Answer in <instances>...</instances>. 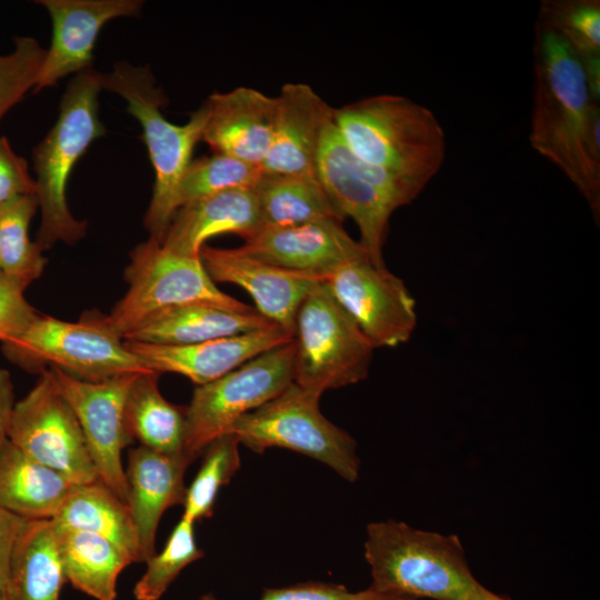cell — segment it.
<instances>
[{
    "instance_id": "obj_20",
    "label": "cell",
    "mask_w": 600,
    "mask_h": 600,
    "mask_svg": "<svg viewBox=\"0 0 600 600\" xmlns=\"http://www.w3.org/2000/svg\"><path fill=\"white\" fill-rule=\"evenodd\" d=\"M203 104L207 120L201 141L213 153L261 167L271 144L276 97L238 87L210 94Z\"/></svg>"
},
{
    "instance_id": "obj_29",
    "label": "cell",
    "mask_w": 600,
    "mask_h": 600,
    "mask_svg": "<svg viewBox=\"0 0 600 600\" xmlns=\"http://www.w3.org/2000/svg\"><path fill=\"white\" fill-rule=\"evenodd\" d=\"M254 190L266 228L330 219L343 222L317 177L262 172Z\"/></svg>"
},
{
    "instance_id": "obj_14",
    "label": "cell",
    "mask_w": 600,
    "mask_h": 600,
    "mask_svg": "<svg viewBox=\"0 0 600 600\" xmlns=\"http://www.w3.org/2000/svg\"><path fill=\"white\" fill-rule=\"evenodd\" d=\"M49 369L76 413L99 479L126 503L121 453L133 439L127 428L124 406L128 391L139 373L91 382L56 368Z\"/></svg>"
},
{
    "instance_id": "obj_19",
    "label": "cell",
    "mask_w": 600,
    "mask_h": 600,
    "mask_svg": "<svg viewBox=\"0 0 600 600\" xmlns=\"http://www.w3.org/2000/svg\"><path fill=\"white\" fill-rule=\"evenodd\" d=\"M276 102L272 139L262 171L317 177L318 151L334 108L307 83H284Z\"/></svg>"
},
{
    "instance_id": "obj_39",
    "label": "cell",
    "mask_w": 600,
    "mask_h": 600,
    "mask_svg": "<svg viewBox=\"0 0 600 600\" xmlns=\"http://www.w3.org/2000/svg\"><path fill=\"white\" fill-rule=\"evenodd\" d=\"M27 521L0 506V597L3 599L10 559Z\"/></svg>"
},
{
    "instance_id": "obj_16",
    "label": "cell",
    "mask_w": 600,
    "mask_h": 600,
    "mask_svg": "<svg viewBox=\"0 0 600 600\" xmlns=\"http://www.w3.org/2000/svg\"><path fill=\"white\" fill-rule=\"evenodd\" d=\"M199 257L213 282L233 283L244 289L261 316L292 336L299 306L324 281L320 276L260 261L238 248L218 249L204 244Z\"/></svg>"
},
{
    "instance_id": "obj_42",
    "label": "cell",
    "mask_w": 600,
    "mask_h": 600,
    "mask_svg": "<svg viewBox=\"0 0 600 600\" xmlns=\"http://www.w3.org/2000/svg\"><path fill=\"white\" fill-rule=\"evenodd\" d=\"M0 600H4V599L0 597Z\"/></svg>"
},
{
    "instance_id": "obj_2",
    "label": "cell",
    "mask_w": 600,
    "mask_h": 600,
    "mask_svg": "<svg viewBox=\"0 0 600 600\" xmlns=\"http://www.w3.org/2000/svg\"><path fill=\"white\" fill-rule=\"evenodd\" d=\"M333 121L363 163L418 196L446 159V136L427 107L398 94H377L333 109Z\"/></svg>"
},
{
    "instance_id": "obj_22",
    "label": "cell",
    "mask_w": 600,
    "mask_h": 600,
    "mask_svg": "<svg viewBox=\"0 0 600 600\" xmlns=\"http://www.w3.org/2000/svg\"><path fill=\"white\" fill-rule=\"evenodd\" d=\"M262 227L254 188H236L180 207L160 243L174 253L199 257L212 237L233 233L244 240Z\"/></svg>"
},
{
    "instance_id": "obj_25",
    "label": "cell",
    "mask_w": 600,
    "mask_h": 600,
    "mask_svg": "<svg viewBox=\"0 0 600 600\" xmlns=\"http://www.w3.org/2000/svg\"><path fill=\"white\" fill-rule=\"evenodd\" d=\"M52 520H28L16 542L4 600H59L66 582Z\"/></svg>"
},
{
    "instance_id": "obj_9",
    "label": "cell",
    "mask_w": 600,
    "mask_h": 600,
    "mask_svg": "<svg viewBox=\"0 0 600 600\" xmlns=\"http://www.w3.org/2000/svg\"><path fill=\"white\" fill-rule=\"evenodd\" d=\"M317 178L339 217L357 224L371 262L384 267L383 247L392 213L418 196L404 184L359 160L347 147L332 119L317 158Z\"/></svg>"
},
{
    "instance_id": "obj_8",
    "label": "cell",
    "mask_w": 600,
    "mask_h": 600,
    "mask_svg": "<svg viewBox=\"0 0 600 600\" xmlns=\"http://www.w3.org/2000/svg\"><path fill=\"white\" fill-rule=\"evenodd\" d=\"M320 397L292 382L270 401L237 419L229 432L257 453L273 447L290 449L353 482L360 469L357 443L322 414Z\"/></svg>"
},
{
    "instance_id": "obj_27",
    "label": "cell",
    "mask_w": 600,
    "mask_h": 600,
    "mask_svg": "<svg viewBox=\"0 0 600 600\" xmlns=\"http://www.w3.org/2000/svg\"><path fill=\"white\" fill-rule=\"evenodd\" d=\"M63 528L101 536L142 562L136 528L127 504L100 479L74 483L52 519Z\"/></svg>"
},
{
    "instance_id": "obj_37",
    "label": "cell",
    "mask_w": 600,
    "mask_h": 600,
    "mask_svg": "<svg viewBox=\"0 0 600 600\" xmlns=\"http://www.w3.org/2000/svg\"><path fill=\"white\" fill-rule=\"evenodd\" d=\"M26 287L0 273V341L23 332L38 313L26 300Z\"/></svg>"
},
{
    "instance_id": "obj_36",
    "label": "cell",
    "mask_w": 600,
    "mask_h": 600,
    "mask_svg": "<svg viewBox=\"0 0 600 600\" xmlns=\"http://www.w3.org/2000/svg\"><path fill=\"white\" fill-rule=\"evenodd\" d=\"M199 600H220L212 593L202 594ZM259 600H417L398 592L369 588L351 592L344 586L323 582H306L282 588L264 589Z\"/></svg>"
},
{
    "instance_id": "obj_21",
    "label": "cell",
    "mask_w": 600,
    "mask_h": 600,
    "mask_svg": "<svg viewBox=\"0 0 600 600\" xmlns=\"http://www.w3.org/2000/svg\"><path fill=\"white\" fill-rule=\"evenodd\" d=\"M191 462L186 456H170L143 446L128 453L126 504L138 534L142 562L156 553V536L163 512L183 504L184 473Z\"/></svg>"
},
{
    "instance_id": "obj_28",
    "label": "cell",
    "mask_w": 600,
    "mask_h": 600,
    "mask_svg": "<svg viewBox=\"0 0 600 600\" xmlns=\"http://www.w3.org/2000/svg\"><path fill=\"white\" fill-rule=\"evenodd\" d=\"M160 373H139L126 399L128 431L140 446L170 454L184 456L186 408L170 403L158 387Z\"/></svg>"
},
{
    "instance_id": "obj_11",
    "label": "cell",
    "mask_w": 600,
    "mask_h": 600,
    "mask_svg": "<svg viewBox=\"0 0 600 600\" xmlns=\"http://www.w3.org/2000/svg\"><path fill=\"white\" fill-rule=\"evenodd\" d=\"M294 341L272 348L222 377L198 386L186 407L184 456L194 461L243 414L293 382Z\"/></svg>"
},
{
    "instance_id": "obj_3",
    "label": "cell",
    "mask_w": 600,
    "mask_h": 600,
    "mask_svg": "<svg viewBox=\"0 0 600 600\" xmlns=\"http://www.w3.org/2000/svg\"><path fill=\"white\" fill-rule=\"evenodd\" d=\"M101 73L90 68L68 83L54 126L32 151L36 198L41 222L36 243L43 250L58 241L74 244L86 236V221L76 219L67 203L69 177L89 146L104 136L98 116Z\"/></svg>"
},
{
    "instance_id": "obj_5",
    "label": "cell",
    "mask_w": 600,
    "mask_h": 600,
    "mask_svg": "<svg viewBox=\"0 0 600 600\" xmlns=\"http://www.w3.org/2000/svg\"><path fill=\"white\" fill-rule=\"evenodd\" d=\"M364 557L371 586L381 591L456 600L479 583L457 536L419 530L394 520L367 527Z\"/></svg>"
},
{
    "instance_id": "obj_33",
    "label": "cell",
    "mask_w": 600,
    "mask_h": 600,
    "mask_svg": "<svg viewBox=\"0 0 600 600\" xmlns=\"http://www.w3.org/2000/svg\"><path fill=\"white\" fill-rule=\"evenodd\" d=\"M239 444L238 438L228 432L207 447L202 464L187 488L182 517L196 523L212 516L220 488L228 484L240 468Z\"/></svg>"
},
{
    "instance_id": "obj_38",
    "label": "cell",
    "mask_w": 600,
    "mask_h": 600,
    "mask_svg": "<svg viewBox=\"0 0 600 600\" xmlns=\"http://www.w3.org/2000/svg\"><path fill=\"white\" fill-rule=\"evenodd\" d=\"M32 194L36 196V180L29 173L27 160L13 151L7 137H0V210Z\"/></svg>"
},
{
    "instance_id": "obj_4",
    "label": "cell",
    "mask_w": 600,
    "mask_h": 600,
    "mask_svg": "<svg viewBox=\"0 0 600 600\" xmlns=\"http://www.w3.org/2000/svg\"><path fill=\"white\" fill-rule=\"evenodd\" d=\"M102 88L124 99L127 109L141 124L154 170V184L144 226L150 238L161 242L177 211L176 196L180 179L192 160L196 144L201 141L207 120L202 104L178 126L167 120L161 108L167 102L161 88L148 66L128 62L114 64L109 73H101Z\"/></svg>"
},
{
    "instance_id": "obj_40",
    "label": "cell",
    "mask_w": 600,
    "mask_h": 600,
    "mask_svg": "<svg viewBox=\"0 0 600 600\" xmlns=\"http://www.w3.org/2000/svg\"><path fill=\"white\" fill-rule=\"evenodd\" d=\"M14 400V387L10 373L0 368V449L8 439V430Z\"/></svg>"
},
{
    "instance_id": "obj_17",
    "label": "cell",
    "mask_w": 600,
    "mask_h": 600,
    "mask_svg": "<svg viewBox=\"0 0 600 600\" xmlns=\"http://www.w3.org/2000/svg\"><path fill=\"white\" fill-rule=\"evenodd\" d=\"M127 349L150 371L172 372L198 386L209 383L272 348L293 341L277 324L240 334L191 344H153L123 340Z\"/></svg>"
},
{
    "instance_id": "obj_13",
    "label": "cell",
    "mask_w": 600,
    "mask_h": 600,
    "mask_svg": "<svg viewBox=\"0 0 600 600\" xmlns=\"http://www.w3.org/2000/svg\"><path fill=\"white\" fill-rule=\"evenodd\" d=\"M323 282L374 349L411 338L417 326L414 298L399 277L373 264L367 253L341 263Z\"/></svg>"
},
{
    "instance_id": "obj_6",
    "label": "cell",
    "mask_w": 600,
    "mask_h": 600,
    "mask_svg": "<svg viewBox=\"0 0 600 600\" xmlns=\"http://www.w3.org/2000/svg\"><path fill=\"white\" fill-rule=\"evenodd\" d=\"M3 354L31 372L56 368L91 382L151 372L106 322L91 312L79 322L38 318L20 334L2 342Z\"/></svg>"
},
{
    "instance_id": "obj_32",
    "label": "cell",
    "mask_w": 600,
    "mask_h": 600,
    "mask_svg": "<svg viewBox=\"0 0 600 600\" xmlns=\"http://www.w3.org/2000/svg\"><path fill=\"white\" fill-rule=\"evenodd\" d=\"M262 172L260 166L224 154L213 153L191 160L177 189V210L221 191L254 188Z\"/></svg>"
},
{
    "instance_id": "obj_12",
    "label": "cell",
    "mask_w": 600,
    "mask_h": 600,
    "mask_svg": "<svg viewBox=\"0 0 600 600\" xmlns=\"http://www.w3.org/2000/svg\"><path fill=\"white\" fill-rule=\"evenodd\" d=\"M8 439L30 458L73 483L99 479L76 413L51 369L40 372L32 389L16 401Z\"/></svg>"
},
{
    "instance_id": "obj_41",
    "label": "cell",
    "mask_w": 600,
    "mask_h": 600,
    "mask_svg": "<svg viewBox=\"0 0 600 600\" xmlns=\"http://www.w3.org/2000/svg\"><path fill=\"white\" fill-rule=\"evenodd\" d=\"M456 600H508L504 599L487 588H484L482 584L478 583L474 588L462 594Z\"/></svg>"
},
{
    "instance_id": "obj_24",
    "label": "cell",
    "mask_w": 600,
    "mask_h": 600,
    "mask_svg": "<svg viewBox=\"0 0 600 600\" xmlns=\"http://www.w3.org/2000/svg\"><path fill=\"white\" fill-rule=\"evenodd\" d=\"M74 483L9 439L0 449V506L26 520H52Z\"/></svg>"
},
{
    "instance_id": "obj_35",
    "label": "cell",
    "mask_w": 600,
    "mask_h": 600,
    "mask_svg": "<svg viewBox=\"0 0 600 600\" xmlns=\"http://www.w3.org/2000/svg\"><path fill=\"white\" fill-rule=\"evenodd\" d=\"M44 56L46 49L31 37L14 38V49L0 54V119L34 88Z\"/></svg>"
},
{
    "instance_id": "obj_10",
    "label": "cell",
    "mask_w": 600,
    "mask_h": 600,
    "mask_svg": "<svg viewBox=\"0 0 600 600\" xmlns=\"http://www.w3.org/2000/svg\"><path fill=\"white\" fill-rule=\"evenodd\" d=\"M128 290L116 303L107 324L122 339L160 310L190 302H210L234 310L251 307L222 292L200 257L174 253L149 238L130 253L124 271Z\"/></svg>"
},
{
    "instance_id": "obj_15",
    "label": "cell",
    "mask_w": 600,
    "mask_h": 600,
    "mask_svg": "<svg viewBox=\"0 0 600 600\" xmlns=\"http://www.w3.org/2000/svg\"><path fill=\"white\" fill-rule=\"evenodd\" d=\"M52 21V39L46 49L33 92L62 78L92 68L93 49L103 26L119 17L137 16L139 0H41Z\"/></svg>"
},
{
    "instance_id": "obj_7",
    "label": "cell",
    "mask_w": 600,
    "mask_h": 600,
    "mask_svg": "<svg viewBox=\"0 0 600 600\" xmlns=\"http://www.w3.org/2000/svg\"><path fill=\"white\" fill-rule=\"evenodd\" d=\"M293 382L321 396L368 377L374 348L324 282L303 299L294 320Z\"/></svg>"
},
{
    "instance_id": "obj_34",
    "label": "cell",
    "mask_w": 600,
    "mask_h": 600,
    "mask_svg": "<svg viewBox=\"0 0 600 600\" xmlns=\"http://www.w3.org/2000/svg\"><path fill=\"white\" fill-rule=\"evenodd\" d=\"M202 556L196 541L194 522L181 517L162 551L146 562L147 569L133 588L134 598L159 600L179 573Z\"/></svg>"
},
{
    "instance_id": "obj_23",
    "label": "cell",
    "mask_w": 600,
    "mask_h": 600,
    "mask_svg": "<svg viewBox=\"0 0 600 600\" xmlns=\"http://www.w3.org/2000/svg\"><path fill=\"white\" fill-rule=\"evenodd\" d=\"M272 323L254 308L234 310L210 302L173 306L149 317L123 340L153 344H191L240 336Z\"/></svg>"
},
{
    "instance_id": "obj_30",
    "label": "cell",
    "mask_w": 600,
    "mask_h": 600,
    "mask_svg": "<svg viewBox=\"0 0 600 600\" xmlns=\"http://www.w3.org/2000/svg\"><path fill=\"white\" fill-rule=\"evenodd\" d=\"M538 20L552 28L580 58L591 94L600 98V1L544 0Z\"/></svg>"
},
{
    "instance_id": "obj_26",
    "label": "cell",
    "mask_w": 600,
    "mask_h": 600,
    "mask_svg": "<svg viewBox=\"0 0 600 600\" xmlns=\"http://www.w3.org/2000/svg\"><path fill=\"white\" fill-rule=\"evenodd\" d=\"M54 532L66 580L96 600H116L118 577L133 562L130 556L94 533L57 524Z\"/></svg>"
},
{
    "instance_id": "obj_31",
    "label": "cell",
    "mask_w": 600,
    "mask_h": 600,
    "mask_svg": "<svg viewBox=\"0 0 600 600\" xmlns=\"http://www.w3.org/2000/svg\"><path fill=\"white\" fill-rule=\"evenodd\" d=\"M38 209L34 194L20 197L0 210V273L28 287L47 264L42 249L29 238Z\"/></svg>"
},
{
    "instance_id": "obj_1",
    "label": "cell",
    "mask_w": 600,
    "mask_h": 600,
    "mask_svg": "<svg viewBox=\"0 0 600 600\" xmlns=\"http://www.w3.org/2000/svg\"><path fill=\"white\" fill-rule=\"evenodd\" d=\"M531 147L573 183L600 218V107L569 43L537 19Z\"/></svg>"
},
{
    "instance_id": "obj_18",
    "label": "cell",
    "mask_w": 600,
    "mask_h": 600,
    "mask_svg": "<svg viewBox=\"0 0 600 600\" xmlns=\"http://www.w3.org/2000/svg\"><path fill=\"white\" fill-rule=\"evenodd\" d=\"M238 249L260 261L323 278L341 263L367 253L359 240L344 230L342 222L332 219L263 227L244 239Z\"/></svg>"
}]
</instances>
